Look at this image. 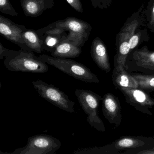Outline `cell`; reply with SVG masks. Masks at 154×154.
Here are the masks:
<instances>
[{
    "instance_id": "1",
    "label": "cell",
    "mask_w": 154,
    "mask_h": 154,
    "mask_svg": "<svg viewBox=\"0 0 154 154\" xmlns=\"http://www.w3.org/2000/svg\"><path fill=\"white\" fill-rule=\"evenodd\" d=\"M42 29L59 35L63 41L70 42L82 48L89 38L92 27L82 20L70 17L53 22Z\"/></svg>"
},
{
    "instance_id": "2",
    "label": "cell",
    "mask_w": 154,
    "mask_h": 154,
    "mask_svg": "<svg viewBox=\"0 0 154 154\" xmlns=\"http://www.w3.org/2000/svg\"><path fill=\"white\" fill-rule=\"evenodd\" d=\"M4 64L11 72L44 73L48 71V64L34 52L21 49L5 57Z\"/></svg>"
},
{
    "instance_id": "3",
    "label": "cell",
    "mask_w": 154,
    "mask_h": 154,
    "mask_svg": "<svg viewBox=\"0 0 154 154\" xmlns=\"http://www.w3.org/2000/svg\"><path fill=\"white\" fill-rule=\"evenodd\" d=\"M39 57L47 63L78 80L88 83L100 82L96 75L83 64L69 58H60L43 54Z\"/></svg>"
},
{
    "instance_id": "4",
    "label": "cell",
    "mask_w": 154,
    "mask_h": 154,
    "mask_svg": "<svg viewBox=\"0 0 154 154\" xmlns=\"http://www.w3.org/2000/svg\"><path fill=\"white\" fill-rule=\"evenodd\" d=\"M75 93L82 109L87 114V121L91 127L104 132V124L98 113L100 101L103 100L101 96L92 91L83 89H77Z\"/></svg>"
},
{
    "instance_id": "5",
    "label": "cell",
    "mask_w": 154,
    "mask_h": 154,
    "mask_svg": "<svg viewBox=\"0 0 154 154\" xmlns=\"http://www.w3.org/2000/svg\"><path fill=\"white\" fill-rule=\"evenodd\" d=\"M58 139L51 135L38 134L29 137L27 144L23 147L16 149L11 154H54L61 147Z\"/></svg>"
},
{
    "instance_id": "6",
    "label": "cell",
    "mask_w": 154,
    "mask_h": 154,
    "mask_svg": "<svg viewBox=\"0 0 154 154\" xmlns=\"http://www.w3.org/2000/svg\"><path fill=\"white\" fill-rule=\"evenodd\" d=\"M32 84L39 95L46 100L63 110L70 113L74 112L75 103L59 88L41 80L33 81Z\"/></svg>"
},
{
    "instance_id": "7",
    "label": "cell",
    "mask_w": 154,
    "mask_h": 154,
    "mask_svg": "<svg viewBox=\"0 0 154 154\" xmlns=\"http://www.w3.org/2000/svg\"><path fill=\"white\" fill-rule=\"evenodd\" d=\"M119 90L123 94L128 103L139 111L152 115L149 109L154 107V99L144 91L139 88H124Z\"/></svg>"
},
{
    "instance_id": "8",
    "label": "cell",
    "mask_w": 154,
    "mask_h": 154,
    "mask_svg": "<svg viewBox=\"0 0 154 154\" xmlns=\"http://www.w3.org/2000/svg\"><path fill=\"white\" fill-rule=\"evenodd\" d=\"M27 29L2 16H0V34L3 37L17 45L23 50L29 51L24 42L23 34Z\"/></svg>"
},
{
    "instance_id": "9",
    "label": "cell",
    "mask_w": 154,
    "mask_h": 154,
    "mask_svg": "<svg viewBox=\"0 0 154 154\" xmlns=\"http://www.w3.org/2000/svg\"><path fill=\"white\" fill-rule=\"evenodd\" d=\"M102 112L103 116L109 123L117 127L122 120L121 106L118 97L108 93L102 100Z\"/></svg>"
},
{
    "instance_id": "10",
    "label": "cell",
    "mask_w": 154,
    "mask_h": 154,
    "mask_svg": "<svg viewBox=\"0 0 154 154\" xmlns=\"http://www.w3.org/2000/svg\"><path fill=\"white\" fill-rule=\"evenodd\" d=\"M91 54L93 60L102 71L106 73L110 71V64L106 46L99 37L93 40Z\"/></svg>"
},
{
    "instance_id": "11",
    "label": "cell",
    "mask_w": 154,
    "mask_h": 154,
    "mask_svg": "<svg viewBox=\"0 0 154 154\" xmlns=\"http://www.w3.org/2000/svg\"><path fill=\"white\" fill-rule=\"evenodd\" d=\"M20 5L26 17H37L54 6V0H20Z\"/></svg>"
},
{
    "instance_id": "12",
    "label": "cell",
    "mask_w": 154,
    "mask_h": 154,
    "mask_svg": "<svg viewBox=\"0 0 154 154\" xmlns=\"http://www.w3.org/2000/svg\"><path fill=\"white\" fill-rule=\"evenodd\" d=\"M112 80L116 89L138 88V85L132 75L126 71V68L119 65H115L112 72Z\"/></svg>"
},
{
    "instance_id": "13",
    "label": "cell",
    "mask_w": 154,
    "mask_h": 154,
    "mask_svg": "<svg viewBox=\"0 0 154 154\" xmlns=\"http://www.w3.org/2000/svg\"><path fill=\"white\" fill-rule=\"evenodd\" d=\"M133 58L138 66L154 71V51H149L147 47L135 50Z\"/></svg>"
},
{
    "instance_id": "14",
    "label": "cell",
    "mask_w": 154,
    "mask_h": 154,
    "mask_svg": "<svg viewBox=\"0 0 154 154\" xmlns=\"http://www.w3.org/2000/svg\"><path fill=\"white\" fill-rule=\"evenodd\" d=\"M82 52V47L70 42L63 41L51 53V55L54 57L73 58L79 57Z\"/></svg>"
},
{
    "instance_id": "15",
    "label": "cell",
    "mask_w": 154,
    "mask_h": 154,
    "mask_svg": "<svg viewBox=\"0 0 154 154\" xmlns=\"http://www.w3.org/2000/svg\"><path fill=\"white\" fill-rule=\"evenodd\" d=\"M24 42L29 51L38 54L42 53L43 41L35 30L27 29L23 34Z\"/></svg>"
},
{
    "instance_id": "16",
    "label": "cell",
    "mask_w": 154,
    "mask_h": 154,
    "mask_svg": "<svg viewBox=\"0 0 154 154\" xmlns=\"http://www.w3.org/2000/svg\"><path fill=\"white\" fill-rule=\"evenodd\" d=\"M43 41V50L52 53L57 45L63 41L59 35L44 31L42 29L36 30Z\"/></svg>"
},
{
    "instance_id": "17",
    "label": "cell",
    "mask_w": 154,
    "mask_h": 154,
    "mask_svg": "<svg viewBox=\"0 0 154 154\" xmlns=\"http://www.w3.org/2000/svg\"><path fill=\"white\" fill-rule=\"evenodd\" d=\"M138 85L139 89L143 91H154V75L132 74Z\"/></svg>"
},
{
    "instance_id": "18",
    "label": "cell",
    "mask_w": 154,
    "mask_h": 154,
    "mask_svg": "<svg viewBox=\"0 0 154 154\" xmlns=\"http://www.w3.org/2000/svg\"><path fill=\"white\" fill-rule=\"evenodd\" d=\"M116 46L118 47V52L115 56V65L121 66L126 68V61L131 51L128 42L123 41Z\"/></svg>"
},
{
    "instance_id": "19",
    "label": "cell",
    "mask_w": 154,
    "mask_h": 154,
    "mask_svg": "<svg viewBox=\"0 0 154 154\" xmlns=\"http://www.w3.org/2000/svg\"><path fill=\"white\" fill-rule=\"evenodd\" d=\"M145 142L140 140L132 137H124L115 142V146L119 149L134 148L143 146Z\"/></svg>"
},
{
    "instance_id": "20",
    "label": "cell",
    "mask_w": 154,
    "mask_h": 154,
    "mask_svg": "<svg viewBox=\"0 0 154 154\" xmlns=\"http://www.w3.org/2000/svg\"><path fill=\"white\" fill-rule=\"evenodd\" d=\"M149 40V37L146 29H137L128 41L129 46L131 50L136 48L142 42H147Z\"/></svg>"
},
{
    "instance_id": "21",
    "label": "cell",
    "mask_w": 154,
    "mask_h": 154,
    "mask_svg": "<svg viewBox=\"0 0 154 154\" xmlns=\"http://www.w3.org/2000/svg\"><path fill=\"white\" fill-rule=\"evenodd\" d=\"M144 23H146V26L154 33V0H150L145 10L141 14Z\"/></svg>"
},
{
    "instance_id": "22",
    "label": "cell",
    "mask_w": 154,
    "mask_h": 154,
    "mask_svg": "<svg viewBox=\"0 0 154 154\" xmlns=\"http://www.w3.org/2000/svg\"><path fill=\"white\" fill-rule=\"evenodd\" d=\"M0 11L12 17L18 16V13L11 5L10 0H0Z\"/></svg>"
},
{
    "instance_id": "23",
    "label": "cell",
    "mask_w": 154,
    "mask_h": 154,
    "mask_svg": "<svg viewBox=\"0 0 154 154\" xmlns=\"http://www.w3.org/2000/svg\"><path fill=\"white\" fill-rule=\"evenodd\" d=\"M112 0H91L92 5L95 8L104 9L109 8L112 3Z\"/></svg>"
},
{
    "instance_id": "24",
    "label": "cell",
    "mask_w": 154,
    "mask_h": 154,
    "mask_svg": "<svg viewBox=\"0 0 154 154\" xmlns=\"http://www.w3.org/2000/svg\"><path fill=\"white\" fill-rule=\"evenodd\" d=\"M67 3L77 12L82 13L83 11L81 0H66Z\"/></svg>"
},
{
    "instance_id": "25",
    "label": "cell",
    "mask_w": 154,
    "mask_h": 154,
    "mask_svg": "<svg viewBox=\"0 0 154 154\" xmlns=\"http://www.w3.org/2000/svg\"><path fill=\"white\" fill-rule=\"evenodd\" d=\"M16 50H10L5 48L1 43H0V59H2L4 57L10 56L13 54Z\"/></svg>"
},
{
    "instance_id": "26",
    "label": "cell",
    "mask_w": 154,
    "mask_h": 154,
    "mask_svg": "<svg viewBox=\"0 0 154 154\" xmlns=\"http://www.w3.org/2000/svg\"></svg>"
}]
</instances>
